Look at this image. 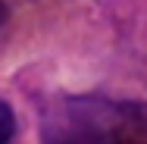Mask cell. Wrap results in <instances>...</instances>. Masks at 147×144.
Wrapping results in <instances>:
<instances>
[{
    "label": "cell",
    "mask_w": 147,
    "mask_h": 144,
    "mask_svg": "<svg viewBox=\"0 0 147 144\" xmlns=\"http://www.w3.org/2000/svg\"><path fill=\"white\" fill-rule=\"evenodd\" d=\"M16 135V113L6 100H0V144H13Z\"/></svg>",
    "instance_id": "obj_1"
},
{
    "label": "cell",
    "mask_w": 147,
    "mask_h": 144,
    "mask_svg": "<svg viewBox=\"0 0 147 144\" xmlns=\"http://www.w3.org/2000/svg\"><path fill=\"white\" fill-rule=\"evenodd\" d=\"M0 22H3V6H0Z\"/></svg>",
    "instance_id": "obj_2"
}]
</instances>
